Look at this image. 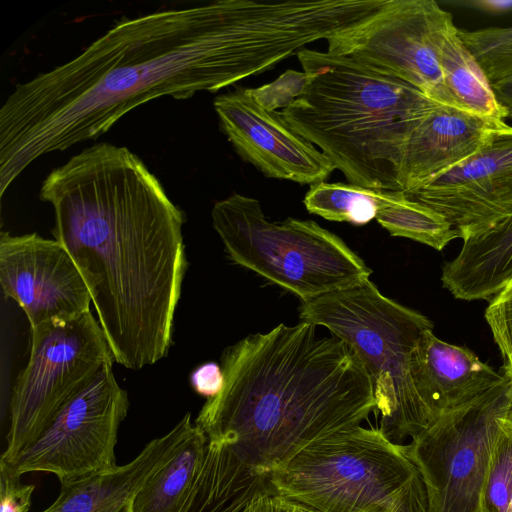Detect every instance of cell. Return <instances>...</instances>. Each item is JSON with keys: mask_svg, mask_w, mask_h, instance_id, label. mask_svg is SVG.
Segmentation results:
<instances>
[{"mask_svg": "<svg viewBox=\"0 0 512 512\" xmlns=\"http://www.w3.org/2000/svg\"><path fill=\"white\" fill-rule=\"evenodd\" d=\"M40 199L89 289L114 360L140 370L168 353L187 268L183 212L128 148L98 143L53 169Z\"/></svg>", "mask_w": 512, "mask_h": 512, "instance_id": "7a4b0ae2", "label": "cell"}, {"mask_svg": "<svg viewBox=\"0 0 512 512\" xmlns=\"http://www.w3.org/2000/svg\"><path fill=\"white\" fill-rule=\"evenodd\" d=\"M434 209L466 240L512 216V126L505 123L472 156L406 194Z\"/></svg>", "mask_w": 512, "mask_h": 512, "instance_id": "4fadbf2b", "label": "cell"}, {"mask_svg": "<svg viewBox=\"0 0 512 512\" xmlns=\"http://www.w3.org/2000/svg\"><path fill=\"white\" fill-rule=\"evenodd\" d=\"M512 277V216L488 232L463 240L444 263L441 282L459 300H490Z\"/></svg>", "mask_w": 512, "mask_h": 512, "instance_id": "d6986e66", "label": "cell"}, {"mask_svg": "<svg viewBox=\"0 0 512 512\" xmlns=\"http://www.w3.org/2000/svg\"><path fill=\"white\" fill-rule=\"evenodd\" d=\"M445 85L457 108L474 115L504 120L507 110L497 100L482 67L463 43L455 26L440 49Z\"/></svg>", "mask_w": 512, "mask_h": 512, "instance_id": "44dd1931", "label": "cell"}, {"mask_svg": "<svg viewBox=\"0 0 512 512\" xmlns=\"http://www.w3.org/2000/svg\"><path fill=\"white\" fill-rule=\"evenodd\" d=\"M30 334L29 359L10 399L7 446L0 458L4 463L30 448L60 411L115 361L91 311L31 328Z\"/></svg>", "mask_w": 512, "mask_h": 512, "instance_id": "ba28073f", "label": "cell"}, {"mask_svg": "<svg viewBox=\"0 0 512 512\" xmlns=\"http://www.w3.org/2000/svg\"><path fill=\"white\" fill-rule=\"evenodd\" d=\"M18 475L0 465V512H28L35 486L23 484Z\"/></svg>", "mask_w": 512, "mask_h": 512, "instance_id": "83f0119b", "label": "cell"}, {"mask_svg": "<svg viewBox=\"0 0 512 512\" xmlns=\"http://www.w3.org/2000/svg\"><path fill=\"white\" fill-rule=\"evenodd\" d=\"M194 427L187 413L168 433L149 441L129 463L61 485L57 499L42 512H131L134 495L174 457Z\"/></svg>", "mask_w": 512, "mask_h": 512, "instance_id": "e0dca14e", "label": "cell"}, {"mask_svg": "<svg viewBox=\"0 0 512 512\" xmlns=\"http://www.w3.org/2000/svg\"><path fill=\"white\" fill-rule=\"evenodd\" d=\"M508 512H512V499H511V502H510V505H509V510Z\"/></svg>", "mask_w": 512, "mask_h": 512, "instance_id": "e575fe53", "label": "cell"}, {"mask_svg": "<svg viewBox=\"0 0 512 512\" xmlns=\"http://www.w3.org/2000/svg\"><path fill=\"white\" fill-rule=\"evenodd\" d=\"M212 224L229 258L302 302L369 280L372 270L336 234L311 220L272 222L260 202L233 193L216 202Z\"/></svg>", "mask_w": 512, "mask_h": 512, "instance_id": "52a82bcc", "label": "cell"}, {"mask_svg": "<svg viewBox=\"0 0 512 512\" xmlns=\"http://www.w3.org/2000/svg\"><path fill=\"white\" fill-rule=\"evenodd\" d=\"M467 4L481 11L489 13H506L512 11V1H500V0H474L468 1Z\"/></svg>", "mask_w": 512, "mask_h": 512, "instance_id": "1f68e13d", "label": "cell"}, {"mask_svg": "<svg viewBox=\"0 0 512 512\" xmlns=\"http://www.w3.org/2000/svg\"><path fill=\"white\" fill-rule=\"evenodd\" d=\"M382 194L350 183L322 181L310 185L303 203L308 212L324 219L365 225L376 218Z\"/></svg>", "mask_w": 512, "mask_h": 512, "instance_id": "603a6c76", "label": "cell"}, {"mask_svg": "<svg viewBox=\"0 0 512 512\" xmlns=\"http://www.w3.org/2000/svg\"><path fill=\"white\" fill-rule=\"evenodd\" d=\"M509 383L507 376L468 404L440 414L405 445L424 482L428 512H480Z\"/></svg>", "mask_w": 512, "mask_h": 512, "instance_id": "9c48e42d", "label": "cell"}, {"mask_svg": "<svg viewBox=\"0 0 512 512\" xmlns=\"http://www.w3.org/2000/svg\"><path fill=\"white\" fill-rule=\"evenodd\" d=\"M505 123L439 105L408 140L400 173L401 191L410 194L460 164Z\"/></svg>", "mask_w": 512, "mask_h": 512, "instance_id": "9a60e30c", "label": "cell"}, {"mask_svg": "<svg viewBox=\"0 0 512 512\" xmlns=\"http://www.w3.org/2000/svg\"><path fill=\"white\" fill-rule=\"evenodd\" d=\"M485 320L502 357L512 361V277L490 300Z\"/></svg>", "mask_w": 512, "mask_h": 512, "instance_id": "484cf974", "label": "cell"}, {"mask_svg": "<svg viewBox=\"0 0 512 512\" xmlns=\"http://www.w3.org/2000/svg\"><path fill=\"white\" fill-rule=\"evenodd\" d=\"M305 82L304 72L289 70L270 84L250 89L260 104L269 110L276 111L277 108L284 109L297 98Z\"/></svg>", "mask_w": 512, "mask_h": 512, "instance_id": "4316f807", "label": "cell"}, {"mask_svg": "<svg viewBox=\"0 0 512 512\" xmlns=\"http://www.w3.org/2000/svg\"><path fill=\"white\" fill-rule=\"evenodd\" d=\"M190 384L196 393L207 399L218 395L224 385L221 365L216 362L199 365L190 375Z\"/></svg>", "mask_w": 512, "mask_h": 512, "instance_id": "f1b7e54d", "label": "cell"}, {"mask_svg": "<svg viewBox=\"0 0 512 512\" xmlns=\"http://www.w3.org/2000/svg\"><path fill=\"white\" fill-rule=\"evenodd\" d=\"M277 495L313 512H428L405 445L361 425L309 444L270 473Z\"/></svg>", "mask_w": 512, "mask_h": 512, "instance_id": "5b68a950", "label": "cell"}, {"mask_svg": "<svg viewBox=\"0 0 512 512\" xmlns=\"http://www.w3.org/2000/svg\"><path fill=\"white\" fill-rule=\"evenodd\" d=\"M244 512H313L277 494H264L254 499Z\"/></svg>", "mask_w": 512, "mask_h": 512, "instance_id": "f546056e", "label": "cell"}, {"mask_svg": "<svg viewBox=\"0 0 512 512\" xmlns=\"http://www.w3.org/2000/svg\"><path fill=\"white\" fill-rule=\"evenodd\" d=\"M306 82L279 114L346 177L367 189L401 191L414 129L440 104L414 86L349 57L303 48Z\"/></svg>", "mask_w": 512, "mask_h": 512, "instance_id": "277c9868", "label": "cell"}, {"mask_svg": "<svg viewBox=\"0 0 512 512\" xmlns=\"http://www.w3.org/2000/svg\"><path fill=\"white\" fill-rule=\"evenodd\" d=\"M412 372L417 390L434 420L461 407L507 379L467 348L425 330L414 349Z\"/></svg>", "mask_w": 512, "mask_h": 512, "instance_id": "2e32d148", "label": "cell"}, {"mask_svg": "<svg viewBox=\"0 0 512 512\" xmlns=\"http://www.w3.org/2000/svg\"><path fill=\"white\" fill-rule=\"evenodd\" d=\"M264 494H276L269 473L254 466L233 444L208 440L181 512H244Z\"/></svg>", "mask_w": 512, "mask_h": 512, "instance_id": "ac0fdd59", "label": "cell"}, {"mask_svg": "<svg viewBox=\"0 0 512 512\" xmlns=\"http://www.w3.org/2000/svg\"><path fill=\"white\" fill-rule=\"evenodd\" d=\"M504 373L510 377H512V361L507 362L504 367Z\"/></svg>", "mask_w": 512, "mask_h": 512, "instance_id": "836d02e7", "label": "cell"}, {"mask_svg": "<svg viewBox=\"0 0 512 512\" xmlns=\"http://www.w3.org/2000/svg\"><path fill=\"white\" fill-rule=\"evenodd\" d=\"M207 446L206 434L195 425L174 457L134 495L131 512H181L198 476Z\"/></svg>", "mask_w": 512, "mask_h": 512, "instance_id": "ffe728a7", "label": "cell"}, {"mask_svg": "<svg viewBox=\"0 0 512 512\" xmlns=\"http://www.w3.org/2000/svg\"><path fill=\"white\" fill-rule=\"evenodd\" d=\"M375 219L392 236L408 238L438 251L461 238L444 216L403 191H383Z\"/></svg>", "mask_w": 512, "mask_h": 512, "instance_id": "7402d4cb", "label": "cell"}, {"mask_svg": "<svg viewBox=\"0 0 512 512\" xmlns=\"http://www.w3.org/2000/svg\"><path fill=\"white\" fill-rule=\"evenodd\" d=\"M248 77L236 0L124 17L3 102L0 196L37 158L97 139L150 100L213 93Z\"/></svg>", "mask_w": 512, "mask_h": 512, "instance_id": "6da1fadb", "label": "cell"}, {"mask_svg": "<svg viewBox=\"0 0 512 512\" xmlns=\"http://www.w3.org/2000/svg\"><path fill=\"white\" fill-rule=\"evenodd\" d=\"M221 130L238 155L268 178L312 185L336 169L330 159L260 104L250 88H238L213 101Z\"/></svg>", "mask_w": 512, "mask_h": 512, "instance_id": "5bb4252c", "label": "cell"}, {"mask_svg": "<svg viewBox=\"0 0 512 512\" xmlns=\"http://www.w3.org/2000/svg\"><path fill=\"white\" fill-rule=\"evenodd\" d=\"M299 318L326 327L361 359L374 384L378 429L386 438L400 444L434 421L412 372L416 344L425 330L433 329L426 316L384 296L366 280L302 302Z\"/></svg>", "mask_w": 512, "mask_h": 512, "instance_id": "8992f818", "label": "cell"}, {"mask_svg": "<svg viewBox=\"0 0 512 512\" xmlns=\"http://www.w3.org/2000/svg\"><path fill=\"white\" fill-rule=\"evenodd\" d=\"M455 26L452 14L434 0H386L373 14L328 37L327 51L400 79L437 104L457 108L440 66V49Z\"/></svg>", "mask_w": 512, "mask_h": 512, "instance_id": "30bf717a", "label": "cell"}, {"mask_svg": "<svg viewBox=\"0 0 512 512\" xmlns=\"http://www.w3.org/2000/svg\"><path fill=\"white\" fill-rule=\"evenodd\" d=\"M0 284L24 311L30 329L90 311L89 289L68 251L36 233L0 235Z\"/></svg>", "mask_w": 512, "mask_h": 512, "instance_id": "7c38bea8", "label": "cell"}, {"mask_svg": "<svg viewBox=\"0 0 512 512\" xmlns=\"http://www.w3.org/2000/svg\"><path fill=\"white\" fill-rule=\"evenodd\" d=\"M221 367L223 388L207 399L195 425L269 474L309 444L359 426L376 409L361 359L308 322L246 336L223 351Z\"/></svg>", "mask_w": 512, "mask_h": 512, "instance_id": "3957f363", "label": "cell"}, {"mask_svg": "<svg viewBox=\"0 0 512 512\" xmlns=\"http://www.w3.org/2000/svg\"><path fill=\"white\" fill-rule=\"evenodd\" d=\"M494 94L499 103L507 110L512 119V76L492 84Z\"/></svg>", "mask_w": 512, "mask_h": 512, "instance_id": "4dcf8cb0", "label": "cell"}, {"mask_svg": "<svg viewBox=\"0 0 512 512\" xmlns=\"http://www.w3.org/2000/svg\"><path fill=\"white\" fill-rule=\"evenodd\" d=\"M508 377L510 378V383H509V388H508L505 409H504L503 415L501 417V423L506 428L512 430V377H510V376H508Z\"/></svg>", "mask_w": 512, "mask_h": 512, "instance_id": "d6a6232c", "label": "cell"}, {"mask_svg": "<svg viewBox=\"0 0 512 512\" xmlns=\"http://www.w3.org/2000/svg\"><path fill=\"white\" fill-rule=\"evenodd\" d=\"M458 34L491 85L512 76V26L477 30L458 28Z\"/></svg>", "mask_w": 512, "mask_h": 512, "instance_id": "cb8c5ba5", "label": "cell"}, {"mask_svg": "<svg viewBox=\"0 0 512 512\" xmlns=\"http://www.w3.org/2000/svg\"><path fill=\"white\" fill-rule=\"evenodd\" d=\"M512 499V430L501 423L486 470L480 512H508Z\"/></svg>", "mask_w": 512, "mask_h": 512, "instance_id": "d4e9b609", "label": "cell"}, {"mask_svg": "<svg viewBox=\"0 0 512 512\" xmlns=\"http://www.w3.org/2000/svg\"><path fill=\"white\" fill-rule=\"evenodd\" d=\"M112 365L103 367L30 448L9 463L0 461V465L21 476L52 473L61 485L117 467L115 446L129 398L117 383Z\"/></svg>", "mask_w": 512, "mask_h": 512, "instance_id": "8fae6325", "label": "cell"}]
</instances>
